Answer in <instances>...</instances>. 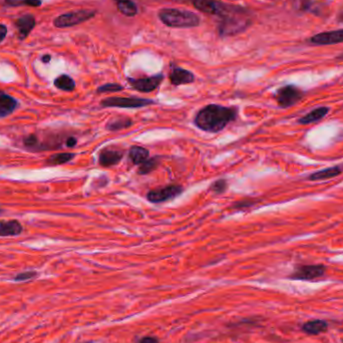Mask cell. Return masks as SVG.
Segmentation results:
<instances>
[{
  "instance_id": "6da1fadb",
  "label": "cell",
  "mask_w": 343,
  "mask_h": 343,
  "mask_svg": "<svg viewBox=\"0 0 343 343\" xmlns=\"http://www.w3.org/2000/svg\"><path fill=\"white\" fill-rule=\"evenodd\" d=\"M238 107L208 104L200 109L194 119L195 126L207 133H219L236 120Z\"/></svg>"
},
{
  "instance_id": "7a4b0ae2",
  "label": "cell",
  "mask_w": 343,
  "mask_h": 343,
  "mask_svg": "<svg viewBox=\"0 0 343 343\" xmlns=\"http://www.w3.org/2000/svg\"><path fill=\"white\" fill-rule=\"evenodd\" d=\"M221 18L219 23V34L222 37L233 36L243 33L251 25V19L246 9L226 4L223 2L221 10L217 15Z\"/></svg>"
},
{
  "instance_id": "3957f363",
  "label": "cell",
  "mask_w": 343,
  "mask_h": 343,
  "mask_svg": "<svg viewBox=\"0 0 343 343\" xmlns=\"http://www.w3.org/2000/svg\"><path fill=\"white\" fill-rule=\"evenodd\" d=\"M158 17L165 25L172 28H192L199 26L201 22L195 12L178 8H162L158 12Z\"/></svg>"
},
{
  "instance_id": "277c9868",
  "label": "cell",
  "mask_w": 343,
  "mask_h": 343,
  "mask_svg": "<svg viewBox=\"0 0 343 343\" xmlns=\"http://www.w3.org/2000/svg\"><path fill=\"white\" fill-rule=\"evenodd\" d=\"M155 102L150 99H141L137 97H110L102 101L103 107H120V108H139L154 104Z\"/></svg>"
},
{
  "instance_id": "5b68a950",
  "label": "cell",
  "mask_w": 343,
  "mask_h": 343,
  "mask_svg": "<svg viewBox=\"0 0 343 343\" xmlns=\"http://www.w3.org/2000/svg\"><path fill=\"white\" fill-rule=\"evenodd\" d=\"M96 11L89 9H80L76 11H71L69 13H64L57 16L53 20V25L57 28H67L74 25H78L95 17Z\"/></svg>"
},
{
  "instance_id": "8992f818",
  "label": "cell",
  "mask_w": 343,
  "mask_h": 343,
  "mask_svg": "<svg viewBox=\"0 0 343 343\" xmlns=\"http://www.w3.org/2000/svg\"><path fill=\"white\" fill-rule=\"evenodd\" d=\"M303 92L295 85H285L280 88L275 95V100L279 106L286 108L290 107L300 102L303 98Z\"/></svg>"
},
{
  "instance_id": "52a82bcc",
  "label": "cell",
  "mask_w": 343,
  "mask_h": 343,
  "mask_svg": "<svg viewBox=\"0 0 343 343\" xmlns=\"http://www.w3.org/2000/svg\"><path fill=\"white\" fill-rule=\"evenodd\" d=\"M183 193V187L179 185H169L166 187L151 190L147 194L148 201L151 203L159 204L163 202L170 201L172 199L180 196Z\"/></svg>"
},
{
  "instance_id": "ba28073f",
  "label": "cell",
  "mask_w": 343,
  "mask_h": 343,
  "mask_svg": "<svg viewBox=\"0 0 343 343\" xmlns=\"http://www.w3.org/2000/svg\"><path fill=\"white\" fill-rule=\"evenodd\" d=\"M163 79H164V75L162 73H159L156 75L141 77V78L128 77V82L130 83V85L134 90L137 92L151 93L160 87Z\"/></svg>"
},
{
  "instance_id": "9c48e42d",
  "label": "cell",
  "mask_w": 343,
  "mask_h": 343,
  "mask_svg": "<svg viewBox=\"0 0 343 343\" xmlns=\"http://www.w3.org/2000/svg\"><path fill=\"white\" fill-rule=\"evenodd\" d=\"M325 270L324 265H303L297 267L290 278L295 280H312L323 276Z\"/></svg>"
},
{
  "instance_id": "30bf717a",
  "label": "cell",
  "mask_w": 343,
  "mask_h": 343,
  "mask_svg": "<svg viewBox=\"0 0 343 343\" xmlns=\"http://www.w3.org/2000/svg\"><path fill=\"white\" fill-rule=\"evenodd\" d=\"M169 79L172 84L178 87V85L190 84L194 82L195 74L188 69H184L179 67H174L169 73Z\"/></svg>"
},
{
  "instance_id": "8fae6325",
  "label": "cell",
  "mask_w": 343,
  "mask_h": 343,
  "mask_svg": "<svg viewBox=\"0 0 343 343\" xmlns=\"http://www.w3.org/2000/svg\"><path fill=\"white\" fill-rule=\"evenodd\" d=\"M310 41L314 44L319 45H330L343 42V30L318 34L312 36L310 38Z\"/></svg>"
},
{
  "instance_id": "7c38bea8",
  "label": "cell",
  "mask_w": 343,
  "mask_h": 343,
  "mask_svg": "<svg viewBox=\"0 0 343 343\" xmlns=\"http://www.w3.org/2000/svg\"><path fill=\"white\" fill-rule=\"evenodd\" d=\"M35 24H36L35 18L32 14H25V15L19 17L14 23L15 27L18 30L19 38L21 40L25 39L28 35H30V34L34 28Z\"/></svg>"
},
{
  "instance_id": "4fadbf2b",
  "label": "cell",
  "mask_w": 343,
  "mask_h": 343,
  "mask_svg": "<svg viewBox=\"0 0 343 343\" xmlns=\"http://www.w3.org/2000/svg\"><path fill=\"white\" fill-rule=\"evenodd\" d=\"M124 157V153L119 150L104 149L100 153L99 164L102 167H111L118 165Z\"/></svg>"
},
{
  "instance_id": "5bb4252c",
  "label": "cell",
  "mask_w": 343,
  "mask_h": 343,
  "mask_svg": "<svg viewBox=\"0 0 343 343\" xmlns=\"http://www.w3.org/2000/svg\"><path fill=\"white\" fill-rule=\"evenodd\" d=\"M192 3L199 11L210 15H218L223 2L218 0H193Z\"/></svg>"
},
{
  "instance_id": "9a60e30c",
  "label": "cell",
  "mask_w": 343,
  "mask_h": 343,
  "mask_svg": "<svg viewBox=\"0 0 343 343\" xmlns=\"http://www.w3.org/2000/svg\"><path fill=\"white\" fill-rule=\"evenodd\" d=\"M22 226L16 220L0 221V237L17 236L22 232Z\"/></svg>"
},
{
  "instance_id": "2e32d148",
  "label": "cell",
  "mask_w": 343,
  "mask_h": 343,
  "mask_svg": "<svg viewBox=\"0 0 343 343\" xmlns=\"http://www.w3.org/2000/svg\"><path fill=\"white\" fill-rule=\"evenodd\" d=\"M17 106V102L14 98L0 92V118H4L12 113Z\"/></svg>"
},
{
  "instance_id": "e0dca14e",
  "label": "cell",
  "mask_w": 343,
  "mask_h": 343,
  "mask_svg": "<svg viewBox=\"0 0 343 343\" xmlns=\"http://www.w3.org/2000/svg\"><path fill=\"white\" fill-rule=\"evenodd\" d=\"M328 111H329V107H327V106L317 107L315 109L311 110L310 112L306 113L305 116H303L302 118H300L298 120V123L300 125H309V124L316 123V122L322 120L328 113Z\"/></svg>"
},
{
  "instance_id": "ac0fdd59",
  "label": "cell",
  "mask_w": 343,
  "mask_h": 343,
  "mask_svg": "<svg viewBox=\"0 0 343 343\" xmlns=\"http://www.w3.org/2000/svg\"><path fill=\"white\" fill-rule=\"evenodd\" d=\"M342 173V169L339 166L327 168L318 172H315L311 175L308 176L309 181H320V180H327L332 179L337 176H339Z\"/></svg>"
},
{
  "instance_id": "d6986e66",
  "label": "cell",
  "mask_w": 343,
  "mask_h": 343,
  "mask_svg": "<svg viewBox=\"0 0 343 343\" xmlns=\"http://www.w3.org/2000/svg\"><path fill=\"white\" fill-rule=\"evenodd\" d=\"M133 125V120L129 117L118 116L109 120L106 124V130L110 132H117L130 128Z\"/></svg>"
},
{
  "instance_id": "ffe728a7",
  "label": "cell",
  "mask_w": 343,
  "mask_h": 343,
  "mask_svg": "<svg viewBox=\"0 0 343 343\" xmlns=\"http://www.w3.org/2000/svg\"><path fill=\"white\" fill-rule=\"evenodd\" d=\"M149 156H150L149 150H147L146 148L138 147V146L131 148V150L129 152L130 161L134 165H137V166H139L142 163H145L149 159Z\"/></svg>"
},
{
  "instance_id": "44dd1931",
  "label": "cell",
  "mask_w": 343,
  "mask_h": 343,
  "mask_svg": "<svg viewBox=\"0 0 343 343\" xmlns=\"http://www.w3.org/2000/svg\"><path fill=\"white\" fill-rule=\"evenodd\" d=\"M327 323L323 320H312V321H308L306 322L303 326L302 329L304 332H306L307 334H312V335H317L320 334L322 332H325L327 330Z\"/></svg>"
},
{
  "instance_id": "7402d4cb",
  "label": "cell",
  "mask_w": 343,
  "mask_h": 343,
  "mask_svg": "<svg viewBox=\"0 0 343 343\" xmlns=\"http://www.w3.org/2000/svg\"><path fill=\"white\" fill-rule=\"evenodd\" d=\"M118 10L128 17H133L137 14V7L132 0H117Z\"/></svg>"
},
{
  "instance_id": "603a6c76",
  "label": "cell",
  "mask_w": 343,
  "mask_h": 343,
  "mask_svg": "<svg viewBox=\"0 0 343 343\" xmlns=\"http://www.w3.org/2000/svg\"><path fill=\"white\" fill-rule=\"evenodd\" d=\"M54 85L59 90L65 92H72L75 89L74 80L68 74H62L59 77H56L54 80Z\"/></svg>"
},
{
  "instance_id": "cb8c5ba5",
  "label": "cell",
  "mask_w": 343,
  "mask_h": 343,
  "mask_svg": "<svg viewBox=\"0 0 343 343\" xmlns=\"http://www.w3.org/2000/svg\"><path fill=\"white\" fill-rule=\"evenodd\" d=\"M160 164L159 158H152V159H148L145 163H142L141 165H139L137 173L139 175H147L151 172H153Z\"/></svg>"
},
{
  "instance_id": "d4e9b609",
  "label": "cell",
  "mask_w": 343,
  "mask_h": 343,
  "mask_svg": "<svg viewBox=\"0 0 343 343\" xmlns=\"http://www.w3.org/2000/svg\"><path fill=\"white\" fill-rule=\"evenodd\" d=\"M74 154L71 153H62V154H56L51 156L48 160H47V164L48 165H63L66 164L69 161H71L74 158Z\"/></svg>"
},
{
  "instance_id": "484cf974",
  "label": "cell",
  "mask_w": 343,
  "mask_h": 343,
  "mask_svg": "<svg viewBox=\"0 0 343 343\" xmlns=\"http://www.w3.org/2000/svg\"><path fill=\"white\" fill-rule=\"evenodd\" d=\"M5 2L9 6L27 5L33 7H38L41 5V0H5Z\"/></svg>"
},
{
  "instance_id": "4316f807",
  "label": "cell",
  "mask_w": 343,
  "mask_h": 343,
  "mask_svg": "<svg viewBox=\"0 0 343 343\" xmlns=\"http://www.w3.org/2000/svg\"><path fill=\"white\" fill-rule=\"evenodd\" d=\"M124 90V87L119 83H105L98 88L97 92L99 94H107V93H117Z\"/></svg>"
},
{
  "instance_id": "83f0119b",
  "label": "cell",
  "mask_w": 343,
  "mask_h": 343,
  "mask_svg": "<svg viewBox=\"0 0 343 343\" xmlns=\"http://www.w3.org/2000/svg\"><path fill=\"white\" fill-rule=\"evenodd\" d=\"M228 187V183L226 180L221 179V180H217L216 182H214L211 187L210 190L216 194H222L227 190Z\"/></svg>"
},
{
  "instance_id": "f1b7e54d",
  "label": "cell",
  "mask_w": 343,
  "mask_h": 343,
  "mask_svg": "<svg viewBox=\"0 0 343 343\" xmlns=\"http://www.w3.org/2000/svg\"><path fill=\"white\" fill-rule=\"evenodd\" d=\"M291 2L293 7L299 11L306 10L310 5V0H291Z\"/></svg>"
},
{
  "instance_id": "f546056e",
  "label": "cell",
  "mask_w": 343,
  "mask_h": 343,
  "mask_svg": "<svg viewBox=\"0 0 343 343\" xmlns=\"http://www.w3.org/2000/svg\"><path fill=\"white\" fill-rule=\"evenodd\" d=\"M36 276V272L34 271H27V272H23V273H20L18 274L14 279L16 281H25V280H30L34 277Z\"/></svg>"
},
{
  "instance_id": "4dcf8cb0",
  "label": "cell",
  "mask_w": 343,
  "mask_h": 343,
  "mask_svg": "<svg viewBox=\"0 0 343 343\" xmlns=\"http://www.w3.org/2000/svg\"><path fill=\"white\" fill-rule=\"evenodd\" d=\"M36 142H37V137L34 135H31V136H28L25 139H24V144L27 146V147H34L36 145Z\"/></svg>"
},
{
  "instance_id": "1f68e13d",
  "label": "cell",
  "mask_w": 343,
  "mask_h": 343,
  "mask_svg": "<svg viewBox=\"0 0 343 343\" xmlns=\"http://www.w3.org/2000/svg\"><path fill=\"white\" fill-rule=\"evenodd\" d=\"M6 35H7V27L4 24L0 23V43L3 41Z\"/></svg>"
},
{
  "instance_id": "d6a6232c",
  "label": "cell",
  "mask_w": 343,
  "mask_h": 343,
  "mask_svg": "<svg viewBox=\"0 0 343 343\" xmlns=\"http://www.w3.org/2000/svg\"><path fill=\"white\" fill-rule=\"evenodd\" d=\"M139 343H159V340L155 337H151V336H146L144 338H141Z\"/></svg>"
},
{
  "instance_id": "836d02e7",
  "label": "cell",
  "mask_w": 343,
  "mask_h": 343,
  "mask_svg": "<svg viewBox=\"0 0 343 343\" xmlns=\"http://www.w3.org/2000/svg\"><path fill=\"white\" fill-rule=\"evenodd\" d=\"M253 203H254L253 201H241V202H239V203H235V204H236V205H235V208H236V207H237V208L249 207V206H252V205H254Z\"/></svg>"
},
{
  "instance_id": "e575fe53",
  "label": "cell",
  "mask_w": 343,
  "mask_h": 343,
  "mask_svg": "<svg viewBox=\"0 0 343 343\" xmlns=\"http://www.w3.org/2000/svg\"><path fill=\"white\" fill-rule=\"evenodd\" d=\"M76 142H77V139H76L75 137H68V139H67V146H68L69 148H73V147L76 145Z\"/></svg>"
},
{
  "instance_id": "d590c367",
  "label": "cell",
  "mask_w": 343,
  "mask_h": 343,
  "mask_svg": "<svg viewBox=\"0 0 343 343\" xmlns=\"http://www.w3.org/2000/svg\"><path fill=\"white\" fill-rule=\"evenodd\" d=\"M50 60H51V56H50L49 54H45V55H43V56H42V59H41L42 63H44V64L49 63V62H50Z\"/></svg>"
},
{
  "instance_id": "8d00e7d4",
  "label": "cell",
  "mask_w": 343,
  "mask_h": 343,
  "mask_svg": "<svg viewBox=\"0 0 343 343\" xmlns=\"http://www.w3.org/2000/svg\"><path fill=\"white\" fill-rule=\"evenodd\" d=\"M82 343H92V342H82Z\"/></svg>"
}]
</instances>
